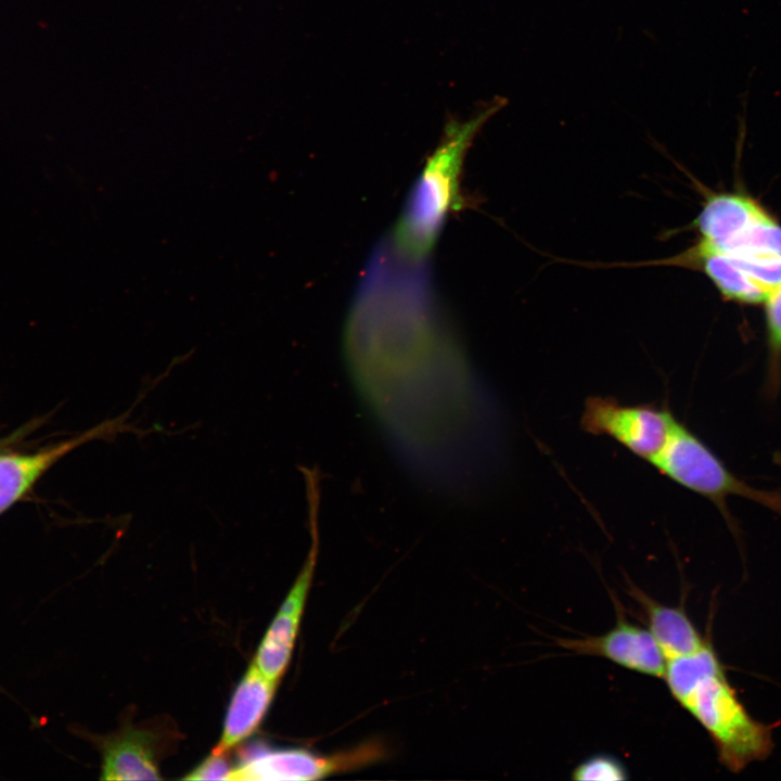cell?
Wrapping results in <instances>:
<instances>
[{
  "label": "cell",
  "mask_w": 781,
  "mask_h": 781,
  "mask_svg": "<svg viewBox=\"0 0 781 781\" xmlns=\"http://www.w3.org/2000/svg\"><path fill=\"white\" fill-rule=\"evenodd\" d=\"M278 681L266 677L254 663L246 669L229 702L222 732L212 753H228L253 734L272 702Z\"/></svg>",
  "instance_id": "11"
},
{
  "label": "cell",
  "mask_w": 781,
  "mask_h": 781,
  "mask_svg": "<svg viewBox=\"0 0 781 781\" xmlns=\"http://www.w3.org/2000/svg\"><path fill=\"white\" fill-rule=\"evenodd\" d=\"M662 475L708 499L738 532L728 498L741 497L781 515V492L752 486L732 473L684 423L677 420L663 448L648 462Z\"/></svg>",
  "instance_id": "4"
},
{
  "label": "cell",
  "mask_w": 781,
  "mask_h": 781,
  "mask_svg": "<svg viewBox=\"0 0 781 781\" xmlns=\"http://www.w3.org/2000/svg\"><path fill=\"white\" fill-rule=\"evenodd\" d=\"M663 679L675 701L708 733L719 763L730 772L770 756L774 725L750 715L710 639L699 651L667 661Z\"/></svg>",
  "instance_id": "2"
},
{
  "label": "cell",
  "mask_w": 781,
  "mask_h": 781,
  "mask_svg": "<svg viewBox=\"0 0 781 781\" xmlns=\"http://www.w3.org/2000/svg\"><path fill=\"white\" fill-rule=\"evenodd\" d=\"M574 780L618 781L629 778L626 766L610 754H596L579 763L572 771Z\"/></svg>",
  "instance_id": "15"
},
{
  "label": "cell",
  "mask_w": 781,
  "mask_h": 781,
  "mask_svg": "<svg viewBox=\"0 0 781 781\" xmlns=\"http://www.w3.org/2000/svg\"><path fill=\"white\" fill-rule=\"evenodd\" d=\"M313 511V522H316ZM313 523V540L306 562L295 582L266 631L253 663L269 679L279 681L291 661L296 637L311 586L317 559V532Z\"/></svg>",
  "instance_id": "8"
},
{
  "label": "cell",
  "mask_w": 781,
  "mask_h": 781,
  "mask_svg": "<svg viewBox=\"0 0 781 781\" xmlns=\"http://www.w3.org/2000/svg\"><path fill=\"white\" fill-rule=\"evenodd\" d=\"M126 414L103 423L66 440L31 453L0 454V514L24 497L35 483L61 458L80 445L114 436L129 430Z\"/></svg>",
  "instance_id": "10"
},
{
  "label": "cell",
  "mask_w": 781,
  "mask_h": 781,
  "mask_svg": "<svg viewBox=\"0 0 781 781\" xmlns=\"http://www.w3.org/2000/svg\"><path fill=\"white\" fill-rule=\"evenodd\" d=\"M234 764L228 758L227 753H210L199 766L189 772L185 780H231Z\"/></svg>",
  "instance_id": "16"
},
{
  "label": "cell",
  "mask_w": 781,
  "mask_h": 781,
  "mask_svg": "<svg viewBox=\"0 0 781 781\" xmlns=\"http://www.w3.org/2000/svg\"><path fill=\"white\" fill-rule=\"evenodd\" d=\"M565 650L600 656L628 670L663 678L666 660L648 628L630 623L620 613L613 628L600 636L558 639Z\"/></svg>",
  "instance_id": "7"
},
{
  "label": "cell",
  "mask_w": 781,
  "mask_h": 781,
  "mask_svg": "<svg viewBox=\"0 0 781 781\" xmlns=\"http://www.w3.org/2000/svg\"><path fill=\"white\" fill-rule=\"evenodd\" d=\"M165 728L145 724L126 726L102 742L104 780H158V764L170 745Z\"/></svg>",
  "instance_id": "9"
},
{
  "label": "cell",
  "mask_w": 781,
  "mask_h": 781,
  "mask_svg": "<svg viewBox=\"0 0 781 781\" xmlns=\"http://www.w3.org/2000/svg\"><path fill=\"white\" fill-rule=\"evenodd\" d=\"M504 103V99H495L470 118L451 117L445 124L394 228L390 241L399 253L425 260L433 251L447 218L463 207L460 185L466 153L486 121Z\"/></svg>",
  "instance_id": "3"
},
{
  "label": "cell",
  "mask_w": 781,
  "mask_h": 781,
  "mask_svg": "<svg viewBox=\"0 0 781 781\" xmlns=\"http://www.w3.org/2000/svg\"><path fill=\"white\" fill-rule=\"evenodd\" d=\"M412 271L357 290L344 351L358 393L400 461L423 481L459 490L484 446L492 409L433 289Z\"/></svg>",
  "instance_id": "1"
},
{
  "label": "cell",
  "mask_w": 781,
  "mask_h": 781,
  "mask_svg": "<svg viewBox=\"0 0 781 781\" xmlns=\"http://www.w3.org/2000/svg\"><path fill=\"white\" fill-rule=\"evenodd\" d=\"M677 420L666 406L627 405L598 395L585 400L580 427L591 435L614 439L649 462L663 448Z\"/></svg>",
  "instance_id": "5"
},
{
  "label": "cell",
  "mask_w": 781,
  "mask_h": 781,
  "mask_svg": "<svg viewBox=\"0 0 781 781\" xmlns=\"http://www.w3.org/2000/svg\"><path fill=\"white\" fill-rule=\"evenodd\" d=\"M383 755V746L375 742L332 755H318L303 748L252 745L241 751L231 781L318 780L370 765Z\"/></svg>",
  "instance_id": "6"
},
{
  "label": "cell",
  "mask_w": 781,
  "mask_h": 781,
  "mask_svg": "<svg viewBox=\"0 0 781 781\" xmlns=\"http://www.w3.org/2000/svg\"><path fill=\"white\" fill-rule=\"evenodd\" d=\"M627 584V592L643 611L648 629L666 662L694 653L706 644L709 637L702 636L683 607L665 605L632 582Z\"/></svg>",
  "instance_id": "12"
},
{
  "label": "cell",
  "mask_w": 781,
  "mask_h": 781,
  "mask_svg": "<svg viewBox=\"0 0 781 781\" xmlns=\"http://www.w3.org/2000/svg\"><path fill=\"white\" fill-rule=\"evenodd\" d=\"M767 345L766 395L773 399L781 388V284L764 303Z\"/></svg>",
  "instance_id": "14"
},
{
  "label": "cell",
  "mask_w": 781,
  "mask_h": 781,
  "mask_svg": "<svg viewBox=\"0 0 781 781\" xmlns=\"http://www.w3.org/2000/svg\"><path fill=\"white\" fill-rule=\"evenodd\" d=\"M713 247L731 255H763L781 259V225L751 199L730 234Z\"/></svg>",
  "instance_id": "13"
}]
</instances>
